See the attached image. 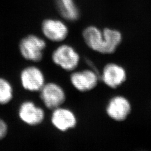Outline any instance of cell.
<instances>
[{
    "instance_id": "obj_1",
    "label": "cell",
    "mask_w": 151,
    "mask_h": 151,
    "mask_svg": "<svg viewBox=\"0 0 151 151\" xmlns=\"http://www.w3.org/2000/svg\"><path fill=\"white\" fill-rule=\"evenodd\" d=\"M46 47L45 40L34 34H29L22 38L19 44V50L22 57L33 62H39L43 60Z\"/></svg>"
},
{
    "instance_id": "obj_2",
    "label": "cell",
    "mask_w": 151,
    "mask_h": 151,
    "mask_svg": "<svg viewBox=\"0 0 151 151\" xmlns=\"http://www.w3.org/2000/svg\"><path fill=\"white\" fill-rule=\"evenodd\" d=\"M52 60L54 65L63 70L73 72L80 62V55L72 45L63 44L54 49L52 53Z\"/></svg>"
},
{
    "instance_id": "obj_3",
    "label": "cell",
    "mask_w": 151,
    "mask_h": 151,
    "mask_svg": "<svg viewBox=\"0 0 151 151\" xmlns=\"http://www.w3.org/2000/svg\"><path fill=\"white\" fill-rule=\"evenodd\" d=\"M39 97L44 106L49 110L62 106L66 100V93L60 85L50 82L45 83L39 91Z\"/></svg>"
},
{
    "instance_id": "obj_4",
    "label": "cell",
    "mask_w": 151,
    "mask_h": 151,
    "mask_svg": "<svg viewBox=\"0 0 151 151\" xmlns=\"http://www.w3.org/2000/svg\"><path fill=\"white\" fill-rule=\"evenodd\" d=\"M132 105L128 98L123 95L111 97L106 105L105 112L109 118L117 122H122L129 117Z\"/></svg>"
},
{
    "instance_id": "obj_5",
    "label": "cell",
    "mask_w": 151,
    "mask_h": 151,
    "mask_svg": "<svg viewBox=\"0 0 151 151\" xmlns=\"http://www.w3.org/2000/svg\"><path fill=\"white\" fill-rule=\"evenodd\" d=\"M100 78L96 70L91 69L72 72L70 76V84L76 90L87 92L95 89Z\"/></svg>"
},
{
    "instance_id": "obj_6",
    "label": "cell",
    "mask_w": 151,
    "mask_h": 151,
    "mask_svg": "<svg viewBox=\"0 0 151 151\" xmlns=\"http://www.w3.org/2000/svg\"><path fill=\"white\" fill-rule=\"evenodd\" d=\"M17 115L23 123L30 127H36L42 124L45 118L43 109L29 100H25L20 104Z\"/></svg>"
},
{
    "instance_id": "obj_7",
    "label": "cell",
    "mask_w": 151,
    "mask_h": 151,
    "mask_svg": "<svg viewBox=\"0 0 151 151\" xmlns=\"http://www.w3.org/2000/svg\"><path fill=\"white\" fill-rule=\"evenodd\" d=\"M20 81L23 88L30 92H39L45 83L42 70L35 65L24 68L20 73Z\"/></svg>"
},
{
    "instance_id": "obj_8",
    "label": "cell",
    "mask_w": 151,
    "mask_h": 151,
    "mask_svg": "<svg viewBox=\"0 0 151 151\" xmlns=\"http://www.w3.org/2000/svg\"><path fill=\"white\" fill-rule=\"evenodd\" d=\"M127 77V72L124 67L118 63L110 62L105 65L100 78L106 86L116 89L126 82Z\"/></svg>"
},
{
    "instance_id": "obj_9",
    "label": "cell",
    "mask_w": 151,
    "mask_h": 151,
    "mask_svg": "<svg viewBox=\"0 0 151 151\" xmlns=\"http://www.w3.org/2000/svg\"><path fill=\"white\" fill-rule=\"evenodd\" d=\"M50 121L55 129L60 132H67L75 128L78 119L75 113L62 106L52 110Z\"/></svg>"
},
{
    "instance_id": "obj_10",
    "label": "cell",
    "mask_w": 151,
    "mask_h": 151,
    "mask_svg": "<svg viewBox=\"0 0 151 151\" xmlns=\"http://www.w3.org/2000/svg\"><path fill=\"white\" fill-rule=\"evenodd\" d=\"M41 29L45 38L55 43L63 42L69 34V29L66 24L57 19H45L42 23Z\"/></svg>"
},
{
    "instance_id": "obj_11",
    "label": "cell",
    "mask_w": 151,
    "mask_h": 151,
    "mask_svg": "<svg viewBox=\"0 0 151 151\" xmlns=\"http://www.w3.org/2000/svg\"><path fill=\"white\" fill-rule=\"evenodd\" d=\"M82 35L85 43L88 48L105 55L106 40L103 30L95 25H89L83 29Z\"/></svg>"
},
{
    "instance_id": "obj_12",
    "label": "cell",
    "mask_w": 151,
    "mask_h": 151,
    "mask_svg": "<svg viewBox=\"0 0 151 151\" xmlns=\"http://www.w3.org/2000/svg\"><path fill=\"white\" fill-rule=\"evenodd\" d=\"M61 17L67 22H75L80 17V11L75 0H55Z\"/></svg>"
},
{
    "instance_id": "obj_13",
    "label": "cell",
    "mask_w": 151,
    "mask_h": 151,
    "mask_svg": "<svg viewBox=\"0 0 151 151\" xmlns=\"http://www.w3.org/2000/svg\"><path fill=\"white\" fill-rule=\"evenodd\" d=\"M103 32L106 40V55L113 54L122 43L123 34L119 30L111 27L104 28Z\"/></svg>"
},
{
    "instance_id": "obj_14",
    "label": "cell",
    "mask_w": 151,
    "mask_h": 151,
    "mask_svg": "<svg viewBox=\"0 0 151 151\" xmlns=\"http://www.w3.org/2000/svg\"><path fill=\"white\" fill-rule=\"evenodd\" d=\"M14 98V88L11 82L4 77H0V105L10 103Z\"/></svg>"
},
{
    "instance_id": "obj_15",
    "label": "cell",
    "mask_w": 151,
    "mask_h": 151,
    "mask_svg": "<svg viewBox=\"0 0 151 151\" xmlns=\"http://www.w3.org/2000/svg\"><path fill=\"white\" fill-rule=\"evenodd\" d=\"M8 124L4 119L0 118V140L4 139L8 134Z\"/></svg>"
}]
</instances>
